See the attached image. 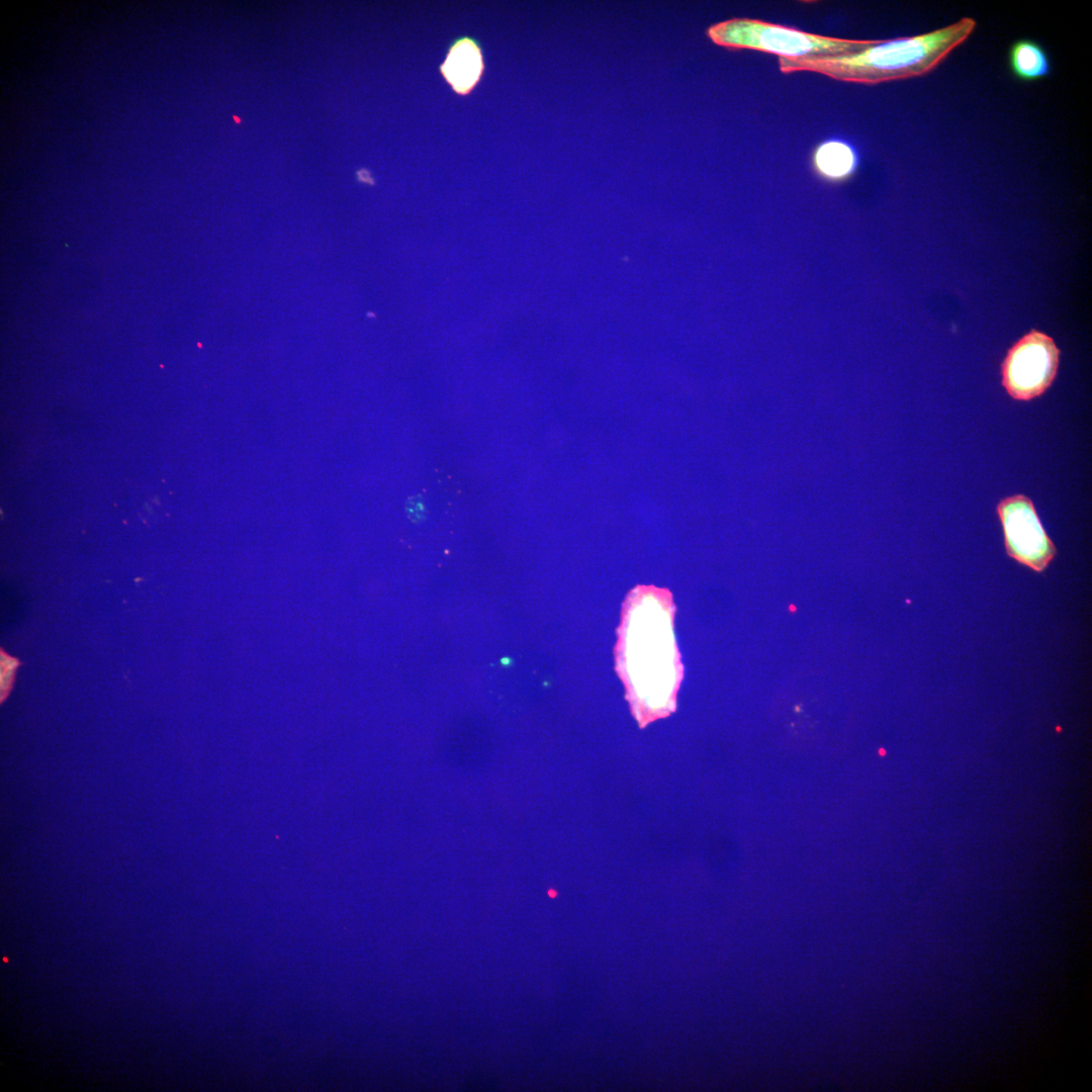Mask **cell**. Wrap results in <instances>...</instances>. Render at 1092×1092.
<instances>
[{
    "label": "cell",
    "instance_id": "6da1fadb",
    "mask_svg": "<svg viewBox=\"0 0 1092 1092\" xmlns=\"http://www.w3.org/2000/svg\"><path fill=\"white\" fill-rule=\"evenodd\" d=\"M977 26L970 16L943 27L894 39H875L863 51L842 57L779 58L784 74L813 72L834 80L875 85L927 75L964 43Z\"/></svg>",
    "mask_w": 1092,
    "mask_h": 1092
},
{
    "label": "cell",
    "instance_id": "7a4b0ae2",
    "mask_svg": "<svg viewBox=\"0 0 1092 1092\" xmlns=\"http://www.w3.org/2000/svg\"><path fill=\"white\" fill-rule=\"evenodd\" d=\"M705 33L718 47L734 51L752 50L790 60L849 56L863 51L875 41L826 36L747 17L713 23Z\"/></svg>",
    "mask_w": 1092,
    "mask_h": 1092
},
{
    "label": "cell",
    "instance_id": "3957f363",
    "mask_svg": "<svg viewBox=\"0 0 1092 1092\" xmlns=\"http://www.w3.org/2000/svg\"><path fill=\"white\" fill-rule=\"evenodd\" d=\"M1060 350L1046 334L1031 330L1008 350L1002 365V384L1016 400L1040 396L1056 378Z\"/></svg>",
    "mask_w": 1092,
    "mask_h": 1092
},
{
    "label": "cell",
    "instance_id": "277c9868",
    "mask_svg": "<svg viewBox=\"0 0 1092 1092\" xmlns=\"http://www.w3.org/2000/svg\"><path fill=\"white\" fill-rule=\"evenodd\" d=\"M997 514L1008 556L1035 572H1042L1054 559L1057 549L1045 533L1032 500L1024 494L1007 496L997 505Z\"/></svg>",
    "mask_w": 1092,
    "mask_h": 1092
},
{
    "label": "cell",
    "instance_id": "5b68a950",
    "mask_svg": "<svg viewBox=\"0 0 1092 1092\" xmlns=\"http://www.w3.org/2000/svg\"><path fill=\"white\" fill-rule=\"evenodd\" d=\"M441 71L457 93L467 94L483 71L481 52L476 42L467 37L456 41L451 46Z\"/></svg>",
    "mask_w": 1092,
    "mask_h": 1092
},
{
    "label": "cell",
    "instance_id": "8992f818",
    "mask_svg": "<svg viewBox=\"0 0 1092 1092\" xmlns=\"http://www.w3.org/2000/svg\"><path fill=\"white\" fill-rule=\"evenodd\" d=\"M1008 60L1011 72L1022 81H1036L1051 73L1048 53L1032 39L1015 41L1009 50Z\"/></svg>",
    "mask_w": 1092,
    "mask_h": 1092
},
{
    "label": "cell",
    "instance_id": "52a82bcc",
    "mask_svg": "<svg viewBox=\"0 0 1092 1092\" xmlns=\"http://www.w3.org/2000/svg\"><path fill=\"white\" fill-rule=\"evenodd\" d=\"M855 164L853 151L844 143L827 142L822 144L814 154L816 170L824 177L841 179L848 176Z\"/></svg>",
    "mask_w": 1092,
    "mask_h": 1092
},
{
    "label": "cell",
    "instance_id": "ba28073f",
    "mask_svg": "<svg viewBox=\"0 0 1092 1092\" xmlns=\"http://www.w3.org/2000/svg\"><path fill=\"white\" fill-rule=\"evenodd\" d=\"M18 661L14 658L7 656V654L1 652V700H3L11 687L13 680V673L15 667L18 665Z\"/></svg>",
    "mask_w": 1092,
    "mask_h": 1092
},
{
    "label": "cell",
    "instance_id": "9c48e42d",
    "mask_svg": "<svg viewBox=\"0 0 1092 1092\" xmlns=\"http://www.w3.org/2000/svg\"><path fill=\"white\" fill-rule=\"evenodd\" d=\"M357 177H358V180L360 182H363V183L373 184V182H374L371 175H370V173H369V171H367L366 169L359 170L357 172Z\"/></svg>",
    "mask_w": 1092,
    "mask_h": 1092
},
{
    "label": "cell",
    "instance_id": "30bf717a",
    "mask_svg": "<svg viewBox=\"0 0 1092 1092\" xmlns=\"http://www.w3.org/2000/svg\"><path fill=\"white\" fill-rule=\"evenodd\" d=\"M234 119H235V120H236L237 122H241V118H238V116H234Z\"/></svg>",
    "mask_w": 1092,
    "mask_h": 1092
}]
</instances>
